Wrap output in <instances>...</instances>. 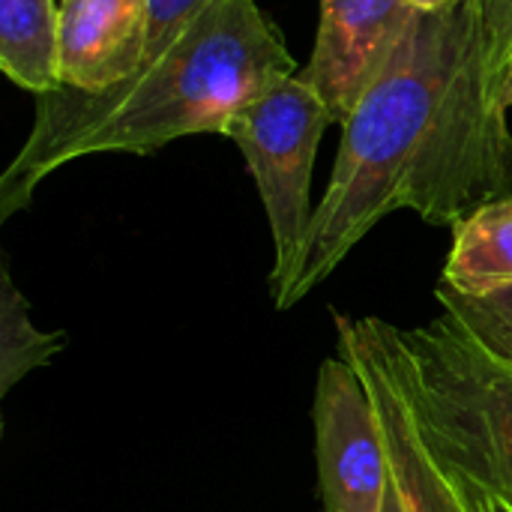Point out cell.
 <instances>
[{
    "instance_id": "1",
    "label": "cell",
    "mask_w": 512,
    "mask_h": 512,
    "mask_svg": "<svg viewBox=\"0 0 512 512\" xmlns=\"http://www.w3.org/2000/svg\"><path fill=\"white\" fill-rule=\"evenodd\" d=\"M512 198V129L492 93L489 42L471 0L420 9L405 42L342 123L300 276L276 309L309 297L390 213L453 228Z\"/></svg>"
},
{
    "instance_id": "16",
    "label": "cell",
    "mask_w": 512,
    "mask_h": 512,
    "mask_svg": "<svg viewBox=\"0 0 512 512\" xmlns=\"http://www.w3.org/2000/svg\"><path fill=\"white\" fill-rule=\"evenodd\" d=\"M384 512H408V507H405V498H402V492H399L396 480H393V486H390V492H387Z\"/></svg>"
},
{
    "instance_id": "9",
    "label": "cell",
    "mask_w": 512,
    "mask_h": 512,
    "mask_svg": "<svg viewBox=\"0 0 512 512\" xmlns=\"http://www.w3.org/2000/svg\"><path fill=\"white\" fill-rule=\"evenodd\" d=\"M512 285V198L489 201L453 225L441 288L483 297Z\"/></svg>"
},
{
    "instance_id": "2",
    "label": "cell",
    "mask_w": 512,
    "mask_h": 512,
    "mask_svg": "<svg viewBox=\"0 0 512 512\" xmlns=\"http://www.w3.org/2000/svg\"><path fill=\"white\" fill-rule=\"evenodd\" d=\"M291 75L297 60L258 0H213L141 75L36 96L33 129L0 177V219L30 207L36 186L81 156H150L186 135H225L246 102Z\"/></svg>"
},
{
    "instance_id": "3",
    "label": "cell",
    "mask_w": 512,
    "mask_h": 512,
    "mask_svg": "<svg viewBox=\"0 0 512 512\" xmlns=\"http://www.w3.org/2000/svg\"><path fill=\"white\" fill-rule=\"evenodd\" d=\"M354 324L396 381L435 459L512 501V363L450 312L411 330L378 318Z\"/></svg>"
},
{
    "instance_id": "12",
    "label": "cell",
    "mask_w": 512,
    "mask_h": 512,
    "mask_svg": "<svg viewBox=\"0 0 512 512\" xmlns=\"http://www.w3.org/2000/svg\"><path fill=\"white\" fill-rule=\"evenodd\" d=\"M438 303L444 312L456 315L492 354L512 363V285L483 297H462L438 285Z\"/></svg>"
},
{
    "instance_id": "11",
    "label": "cell",
    "mask_w": 512,
    "mask_h": 512,
    "mask_svg": "<svg viewBox=\"0 0 512 512\" xmlns=\"http://www.w3.org/2000/svg\"><path fill=\"white\" fill-rule=\"evenodd\" d=\"M66 348V333H45L30 321V303L15 288L9 270L0 273V396L30 372L45 369Z\"/></svg>"
},
{
    "instance_id": "17",
    "label": "cell",
    "mask_w": 512,
    "mask_h": 512,
    "mask_svg": "<svg viewBox=\"0 0 512 512\" xmlns=\"http://www.w3.org/2000/svg\"><path fill=\"white\" fill-rule=\"evenodd\" d=\"M411 6H417V9H441V6H447V3H456V0H408Z\"/></svg>"
},
{
    "instance_id": "7",
    "label": "cell",
    "mask_w": 512,
    "mask_h": 512,
    "mask_svg": "<svg viewBox=\"0 0 512 512\" xmlns=\"http://www.w3.org/2000/svg\"><path fill=\"white\" fill-rule=\"evenodd\" d=\"M150 36V0H60V78L108 90L135 78Z\"/></svg>"
},
{
    "instance_id": "6",
    "label": "cell",
    "mask_w": 512,
    "mask_h": 512,
    "mask_svg": "<svg viewBox=\"0 0 512 512\" xmlns=\"http://www.w3.org/2000/svg\"><path fill=\"white\" fill-rule=\"evenodd\" d=\"M420 9L408 0H321V24L300 78L345 123L405 42Z\"/></svg>"
},
{
    "instance_id": "5",
    "label": "cell",
    "mask_w": 512,
    "mask_h": 512,
    "mask_svg": "<svg viewBox=\"0 0 512 512\" xmlns=\"http://www.w3.org/2000/svg\"><path fill=\"white\" fill-rule=\"evenodd\" d=\"M312 420L324 512H384L390 447L372 384L351 354L321 363Z\"/></svg>"
},
{
    "instance_id": "14",
    "label": "cell",
    "mask_w": 512,
    "mask_h": 512,
    "mask_svg": "<svg viewBox=\"0 0 512 512\" xmlns=\"http://www.w3.org/2000/svg\"><path fill=\"white\" fill-rule=\"evenodd\" d=\"M453 480H456V486H459V492H462V498H465L471 512H512V501H507V498H501L495 492H486V489H480V486H474V483H468V480H462L456 474H453Z\"/></svg>"
},
{
    "instance_id": "15",
    "label": "cell",
    "mask_w": 512,
    "mask_h": 512,
    "mask_svg": "<svg viewBox=\"0 0 512 512\" xmlns=\"http://www.w3.org/2000/svg\"><path fill=\"white\" fill-rule=\"evenodd\" d=\"M492 93H495V102L501 105V108H512V57L504 63V66H498L495 69V75H492Z\"/></svg>"
},
{
    "instance_id": "8",
    "label": "cell",
    "mask_w": 512,
    "mask_h": 512,
    "mask_svg": "<svg viewBox=\"0 0 512 512\" xmlns=\"http://www.w3.org/2000/svg\"><path fill=\"white\" fill-rule=\"evenodd\" d=\"M336 333H339V351L351 354L372 384L387 447H390L393 480L405 498L408 512H471L453 474L435 459V453L420 438V429L414 423L405 396L399 393L396 381L375 357V351L366 345L357 324L345 315H336Z\"/></svg>"
},
{
    "instance_id": "4",
    "label": "cell",
    "mask_w": 512,
    "mask_h": 512,
    "mask_svg": "<svg viewBox=\"0 0 512 512\" xmlns=\"http://www.w3.org/2000/svg\"><path fill=\"white\" fill-rule=\"evenodd\" d=\"M330 123L327 105L297 72L246 102L225 129V138L246 159L270 222L276 255L270 288L276 306L288 297L303 267L315 216L312 168Z\"/></svg>"
},
{
    "instance_id": "10",
    "label": "cell",
    "mask_w": 512,
    "mask_h": 512,
    "mask_svg": "<svg viewBox=\"0 0 512 512\" xmlns=\"http://www.w3.org/2000/svg\"><path fill=\"white\" fill-rule=\"evenodd\" d=\"M0 69L33 96L63 87L60 3L0 0Z\"/></svg>"
},
{
    "instance_id": "13",
    "label": "cell",
    "mask_w": 512,
    "mask_h": 512,
    "mask_svg": "<svg viewBox=\"0 0 512 512\" xmlns=\"http://www.w3.org/2000/svg\"><path fill=\"white\" fill-rule=\"evenodd\" d=\"M486 42H489V63H492V75L498 66H504L512 57V0H471Z\"/></svg>"
}]
</instances>
